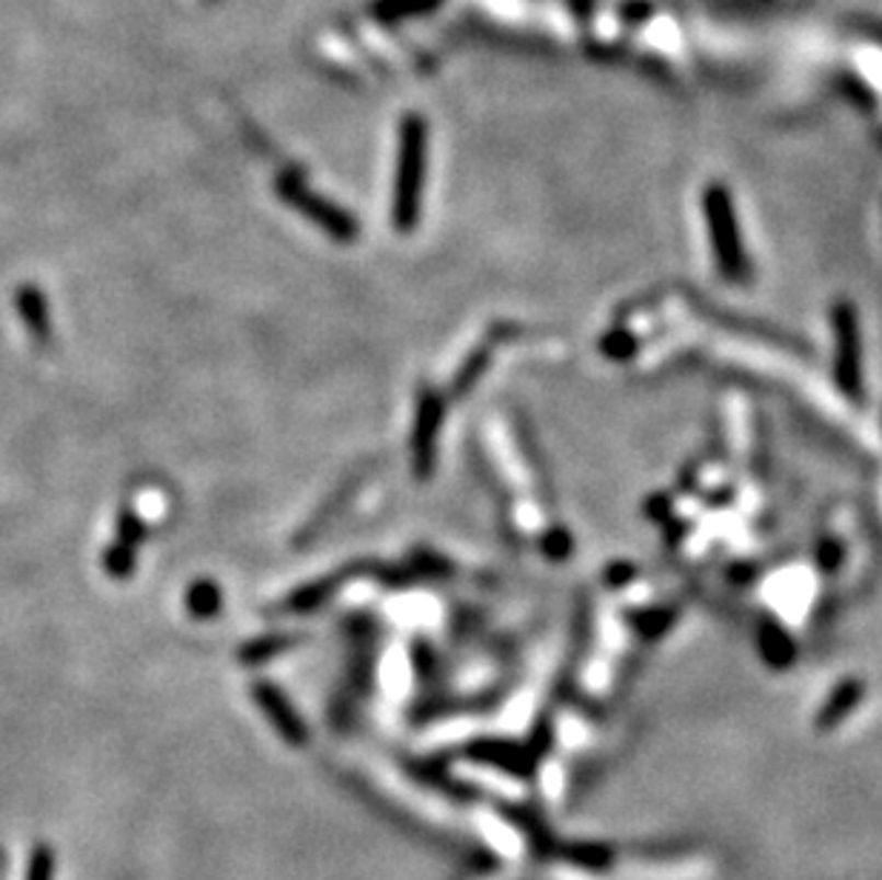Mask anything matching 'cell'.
<instances>
[{"instance_id":"15","label":"cell","mask_w":882,"mask_h":880,"mask_svg":"<svg viewBox=\"0 0 882 880\" xmlns=\"http://www.w3.org/2000/svg\"><path fill=\"white\" fill-rule=\"evenodd\" d=\"M337 586L334 581H323V583H309V586H303V590H297L295 595L289 597V609L295 612H311L318 609V606L325 604V597L332 595V590Z\"/></svg>"},{"instance_id":"1","label":"cell","mask_w":882,"mask_h":880,"mask_svg":"<svg viewBox=\"0 0 882 880\" xmlns=\"http://www.w3.org/2000/svg\"><path fill=\"white\" fill-rule=\"evenodd\" d=\"M423 178H426V124L420 115H405L400 121L398 175H394V226L400 232H409L417 224Z\"/></svg>"},{"instance_id":"2","label":"cell","mask_w":882,"mask_h":880,"mask_svg":"<svg viewBox=\"0 0 882 880\" xmlns=\"http://www.w3.org/2000/svg\"><path fill=\"white\" fill-rule=\"evenodd\" d=\"M702 206H706V220H709V232H711V247H714L717 255V266L723 272L729 281L734 284H743L748 277V261H745L743 252V240H740V226H737V215H734V204H731V195L723 190V186H711L702 197Z\"/></svg>"},{"instance_id":"13","label":"cell","mask_w":882,"mask_h":880,"mask_svg":"<svg viewBox=\"0 0 882 880\" xmlns=\"http://www.w3.org/2000/svg\"><path fill=\"white\" fill-rule=\"evenodd\" d=\"M220 604H224L220 601V590L211 581H197L186 595V606L195 618H211V615L220 612Z\"/></svg>"},{"instance_id":"11","label":"cell","mask_w":882,"mask_h":880,"mask_svg":"<svg viewBox=\"0 0 882 880\" xmlns=\"http://www.w3.org/2000/svg\"><path fill=\"white\" fill-rule=\"evenodd\" d=\"M857 700H860V686H857V684H846V686H843V689H837V692H834V695H832V698H828V704L823 706V712H820L817 727H820V729L837 727L839 720L846 718V712H848V709H851L854 704H857Z\"/></svg>"},{"instance_id":"9","label":"cell","mask_w":882,"mask_h":880,"mask_svg":"<svg viewBox=\"0 0 882 880\" xmlns=\"http://www.w3.org/2000/svg\"><path fill=\"white\" fill-rule=\"evenodd\" d=\"M478 826L489 837V844L497 846V852H503V855H523V837L506 821L494 818L492 812H478Z\"/></svg>"},{"instance_id":"18","label":"cell","mask_w":882,"mask_h":880,"mask_svg":"<svg viewBox=\"0 0 882 880\" xmlns=\"http://www.w3.org/2000/svg\"><path fill=\"white\" fill-rule=\"evenodd\" d=\"M26 880H51V852L49 849L35 852L30 872H26Z\"/></svg>"},{"instance_id":"17","label":"cell","mask_w":882,"mask_h":880,"mask_svg":"<svg viewBox=\"0 0 882 880\" xmlns=\"http://www.w3.org/2000/svg\"><path fill=\"white\" fill-rule=\"evenodd\" d=\"M146 538V526L135 512H124L121 521H117V540H126L131 546H140V540Z\"/></svg>"},{"instance_id":"5","label":"cell","mask_w":882,"mask_h":880,"mask_svg":"<svg viewBox=\"0 0 882 880\" xmlns=\"http://www.w3.org/2000/svg\"><path fill=\"white\" fill-rule=\"evenodd\" d=\"M437 426H440V403L432 392L420 398L417 421H414V472L417 478H428L434 469V446H437Z\"/></svg>"},{"instance_id":"6","label":"cell","mask_w":882,"mask_h":880,"mask_svg":"<svg viewBox=\"0 0 882 880\" xmlns=\"http://www.w3.org/2000/svg\"><path fill=\"white\" fill-rule=\"evenodd\" d=\"M254 700L261 704V709L266 712V718L275 723V729L280 732V738L291 746H303L306 743V727L300 723L297 712L291 709V704L280 695V689L272 684H254Z\"/></svg>"},{"instance_id":"3","label":"cell","mask_w":882,"mask_h":880,"mask_svg":"<svg viewBox=\"0 0 882 880\" xmlns=\"http://www.w3.org/2000/svg\"><path fill=\"white\" fill-rule=\"evenodd\" d=\"M277 195L286 201L289 206H295L300 215H306L309 220L323 229L329 238L341 240V243H352L357 238V224L348 218L346 212L337 209L334 204H329L325 197L314 195L311 190H306V183L300 181L297 175L286 172V175L277 178Z\"/></svg>"},{"instance_id":"14","label":"cell","mask_w":882,"mask_h":880,"mask_svg":"<svg viewBox=\"0 0 882 880\" xmlns=\"http://www.w3.org/2000/svg\"><path fill=\"white\" fill-rule=\"evenodd\" d=\"M291 643H295V638H289V635H272V638H261V640H254V643H249L240 658H243L247 663H263V661H268V658H275V655H280V652H286Z\"/></svg>"},{"instance_id":"12","label":"cell","mask_w":882,"mask_h":880,"mask_svg":"<svg viewBox=\"0 0 882 880\" xmlns=\"http://www.w3.org/2000/svg\"><path fill=\"white\" fill-rule=\"evenodd\" d=\"M135 563H138V546L126 544V540L112 544L106 549V555H103V569L112 578H117V581L129 578L135 572Z\"/></svg>"},{"instance_id":"4","label":"cell","mask_w":882,"mask_h":880,"mask_svg":"<svg viewBox=\"0 0 882 880\" xmlns=\"http://www.w3.org/2000/svg\"><path fill=\"white\" fill-rule=\"evenodd\" d=\"M834 338H837V384L848 395L860 389V332L851 306H834Z\"/></svg>"},{"instance_id":"7","label":"cell","mask_w":882,"mask_h":880,"mask_svg":"<svg viewBox=\"0 0 882 880\" xmlns=\"http://www.w3.org/2000/svg\"><path fill=\"white\" fill-rule=\"evenodd\" d=\"M15 306L21 312L23 323L30 329V335L35 338L37 343H49L51 341V318H49V306H46V295L35 286H21L15 295Z\"/></svg>"},{"instance_id":"16","label":"cell","mask_w":882,"mask_h":880,"mask_svg":"<svg viewBox=\"0 0 882 880\" xmlns=\"http://www.w3.org/2000/svg\"><path fill=\"white\" fill-rule=\"evenodd\" d=\"M763 652H766V658L771 663H777V666H786V663L791 661V647L789 640L782 638L777 629H771V632L763 635Z\"/></svg>"},{"instance_id":"10","label":"cell","mask_w":882,"mask_h":880,"mask_svg":"<svg viewBox=\"0 0 882 880\" xmlns=\"http://www.w3.org/2000/svg\"><path fill=\"white\" fill-rule=\"evenodd\" d=\"M471 780H489V784H483V789H489V792H494L497 798H506V800H517L523 795V786L517 784V780L512 778V775H506L503 769H483V766H469V772H466Z\"/></svg>"},{"instance_id":"8","label":"cell","mask_w":882,"mask_h":880,"mask_svg":"<svg viewBox=\"0 0 882 880\" xmlns=\"http://www.w3.org/2000/svg\"><path fill=\"white\" fill-rule=\"evenodd\" d=\"M629 880H706L709 866L700 860L691 864H629L626 866Z\"/></svg>"}]
</instances>
